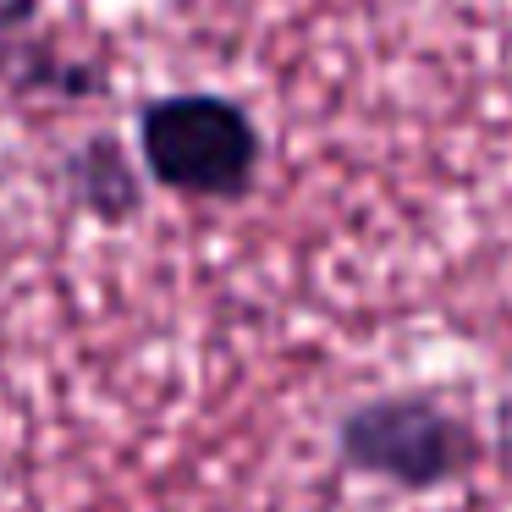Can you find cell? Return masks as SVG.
Returning <instances> with one entry per match:
<instances>
[{"instance_id":"3","label":"cell","mask_w":512,"mask_h":512,"mask_svg":"<svg viewBox=\"0 0 512 512\" xmlns=\"http://www.w3.org/2000/svg\"><path fill=\"white\" fill-rule=\"evenodd\" d=\"M0 89L12 100L83 105L111 89L105 61L67 50L45 28V0H0Z\"/></svg>"},{"instance_id":"5","label":"cell","mask_w":512,"mask_h":512,"mask_svg":"<svg viewBox=\"0 0 512 512\" xmlns=\"http://www.w3.org/2000/svg\"><path fill=\"white\" fill-rule=\"evenodd\" d=\"M490 457H496V468L512 479V397H501V408H496V435H490Z\"/></svg>"},{"instance_id":"1","label":"cell","mask_w":512,"mask_h":512,"mask_svg":"<svg viewBox=\"0 0 512 512\" xmlns=\"http://www.w3.org/2000/svg\"><path fill=\"white\" fill-rule=\"evenodd\" d=\"M336 457L347 474L430 496L468 479L490 457V435L435 391H380L342 413Z\"/></svg>"},{"instance_id":"4","label":"cell","mask_w":512,"mask_h":512,"mask_svg":"<svg viewBox=\"0 0 512 512\" xmlns=\"http://www.w3.org/2000/svg\"><path fill=\"white\" fill-rule=\"evenodd\" d=\"M61 182H67V199L100 226H127L144 210V171L133 166L122 138H111V133L83 138V144L61 160Z\"/></svg>"},{"instance_id":"2","label":"cell","mask_w":512,"mask_h":512,"mask_svg":"<svg viewBox=\"0 0 512 512\" xmlns=\"http://www.w3.org/2000/svg\"><path fill=\"white\" fill-rule=\"evenodd\" d=\"M138 160L177 199L237 204L259 182L265 138H259V122L243 100L182 89L138 105Z\"/></svg>"}]
</instances>
